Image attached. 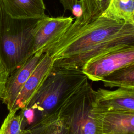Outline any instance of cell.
Wrapping results in <instances>:
<instances>
[{
    "mask_svg": "<svg viewBox=\"0 0 134 134\" xmlns=\"http://www.w3.org/2000/svg\"><path fill=\"white\" fill-rule=\"evenodd\" d=\"M92 107L100 111L134 113V89L94 90Z\"/></svg>",
    "mask_w": 134,
    "mask_h": 134,
    "instance_id": "7",
    "label": "cell"
},
{
    "mask_svg": "<svg viewBox=\"0 0 134 134\" xmlns=\"http://www.w3.org/2000/svg\"><path fill=\"white\" fill-rule=\"evenodd\" d=\"M28 128L32 134H68L63 121L57 113L37 121Z\"/></svg>",
    "mask_w": 134,
    "mask_h": 134,
    "instance_id": "15",
    "label": "cell"
},
{
    "mask_svg": "<svg viewBox=\"0 0 134 134\" xmlns=\"http://www.w3.org/2000/svg\"><path fill=\"white\" fill-rule=\"evenodd\" d=\"M92 109L100 134H134V113Z\"/></svg>",
    "mask_w": 134,
    "mask_h": 134,
    "instance_id": "9",
    "label": "cell"
},
{
    "mask_svg": "<svg viewBox=\"0 0 134 134\" xmlns=\"http://www.w3.org/2000/svg\"><path fill=\"white\" fill-rule=\"evenodd\" d=\"M26 134H32V133L31 132V131H30V130L27 128V131L26 133Z\"/></svg>",
    "mask_w": 134,
    "mask_h": 134,
    "instance_id": "19",
    "label": "cell"
},
{
    "mask_svg": "<svg viewBox=\"0 0 134 134\" xmlns=\"http://www.w3.org/2000/svg\"><path fill=\"white\" fill-rule=\"evenodd\" d=\"M100 82L109 88L134 89V64L121 68L113 72Z\"/></svg>",
    "mask_w": 134,
    "mask_h": 134,
    "instance_id": "14",
    "label": "cell"
},
{
    "mask_svg": "<svg viewBox=\"0 0 134 134\" xmlns=\"http://www.w3.org/2000/svg\"><path fill=\"white\" fill-rule=\"evenodd\" d=\"M101 16L134 25V0H110Z\"/></svg>",
    "mask_w": 134,
    "mask_h": 134,
    "instance_id": "12",
    "label": "cell"
},
{
    "mask_svg": "<svg viewBox=\"0 0 134 134\" xmlns=\"http://www.w3.org/2000/svg\"><path fill=\"white\" fill-rule=\"evenodd\" d=\"M134 64V45L111 50L86 62L81 69L88 80L101 81L121 68Z\"/></svg>",
    "mask_w": 134,
    "mask_h": 134,
    "instance_id": "5",
    "label": "cell"
},
{
    "mask_svg": "<svg viewBox=\"0 0 134 134\" xmlns=\"http://www.w3.org/2000/svg\"><path fill=\"white\" fill-rule=\"evenodd\" d=\"M43 53L41 52L34 53L21 66L10 74L1 100L9 111L12 110L18 94L35 70Z\"/></svg>",
    "mask_w": 134,
    "mask_h": 134,
    "instance_id": "10",
    "label": "cell"
},
{
    "mask_svg": "<svg viewBox=\"0 0 134 134\" xmlns=\"http://www.w3.org/2000/svg\"><path fill=\"white\" fill-rule=\"evenodd\" d=\"M17 110L9 111L0 127V134H26L27 124L21 112L17 115Z\"/></svg>",
    "mask_w": 134,
    "mask_h": 134,
    "instance_id": "16",
    "label": "cell"
},
{
    "mask_svg": "<svg viewBox=\"0 0 134 134\" xmlns=\"http://www.w3.org/2000/svg\"><path fill=\"white\" fill-rule=\"evenodd\" d=\"M10 74L0 57V101L2 100L7 79Z\"/></svg>",
    "mask_w": 134,
    "mask_h": 134,
    "instance_id": "17",
    "label": "cell"
},
{
    "mask_svg": "<svg viewBox=\"0 0 134 134\" xmlns=\"http://www.w3.org/2000/svg\"><path fill=\"white\" fill-rule=\"evenodd\" d=\"M88 80L80 70L53 66L25 108L35 111V122L46 118L54 114L64 100Z\"/></svg>",
    "mask_w": 134,
    "mask_h": 134,
    "instance_id": "2",
    "label": "cell"
},
{
    "mask_svg": "<svg viewBox=\"0 0 134 134\" xmlns=\"http://www.w3.org/2000/svg\"><path fill=\"white\" fill-rule=\"evenodd\" d=\"M73 22L71 17H49L37 19L32 31L34 53L45 51L63 36Z\"/></svg>",
    "mask_w": 134,
    "mask_h": 134,
    "instance_id": "6",
    "label": "cell"
},
{
    "mask_svg": "<svg viewBox=\"0 0 134 134\" xmlns=\"http://www.w3.org/2000/svg\"><path fill=\"white\" fill-rule=\"evenodd\" d=\"M93 90L87 81L67 97L56 111L68 134H100L92 109Z\"/></svg>",
    "mask_w": 134,
    "mask_h": 134,
    "instance_id": "4",
    "label": "cell"
},
{
    "mask_svg": "<svg viewBox=\"0 0 134 134\" xmlns=\"http://www.w3.org/2000/svg\"><path fill=\"white\" fill-rule=\"evenodd\" d=\"M134 45V25L100 16L85 24L72 23L47 52L53 67L81 70L88 60L111 50Z\"/></svg>",
    "mask_w": 134,
    "mask_h": 134,
    "instance_id": "1",
    "label": "cell"
},
{
    "mask_svg": "<svg viewBox=\"0 0 134 134\" xmlns=\"http://www.w3.org/2000/svg\"><path fill=\"white\" fill-rule=\"evenodd\" d=\"M110 0H79L80 14L73 23L85 24L100 17L108 6Z\"/></svg>",
    "mask_w": 134,
    "mask_h": 134,
    "instance_id": "13",
    "label": "cell"
},
{
    "mask_svg": "<svg viewBox=\"0 0 134 134\" xmlns=\"http://www.w3.org/2000/svg\"><path fill=\"white\" fill-rule=\"evenodd\" d=\"M53 61L47 52L42 55L38 64L18 94L12 110L25 109L51 70Z\"/></svg>",
    "mask_w": 134,
    "mask_h": 134,
    "instance_id": "8",
    "label": "cell"
},
{
    "mask_svg": "<svg viewBox=\"0 0 134 134\" xmlns=\"http://www.w3.org/2000/svg\"><path fill=\"white\" fill-rule=\"evenodd\" d=\"M6 13L17 19H38L44 17L43 0H2Z\"/></svg>",
    "mask_w": 134,
    "mask_h": 134,
    "instance_id": "11",
    "label": "cell"
},
{
    "mask_svg": "<svg viewBox=\"0 0 134 134\" xmlns=\"http://www.w3.org/2000/svg\"><path fill=\"white\" fill-rule=\"evenodd\" d=\"M63 8L65 10L73 12L75 7L77 6L79 0H59Z\"/></svg>",
    "mask_w": 134,
    "mask_h": 134,
    "instance_id": "18",
    "label": "cell"
},
{
    "mask_svg": "<svg viewBox=\"0 0 134 134\" xmlns=\"http://www.w3.org/2000/svg\"><path fill=\"white\" fill-rule=\"evenodd\" d=\"M37 20L12 17L0 0V57L9 74L34 54L32 31Z\"/></svg>",
    "mask_w": 134,
    "mask_h": 134,
    "instance_id": "3",
    "label": "cell"
}]
</instances>
